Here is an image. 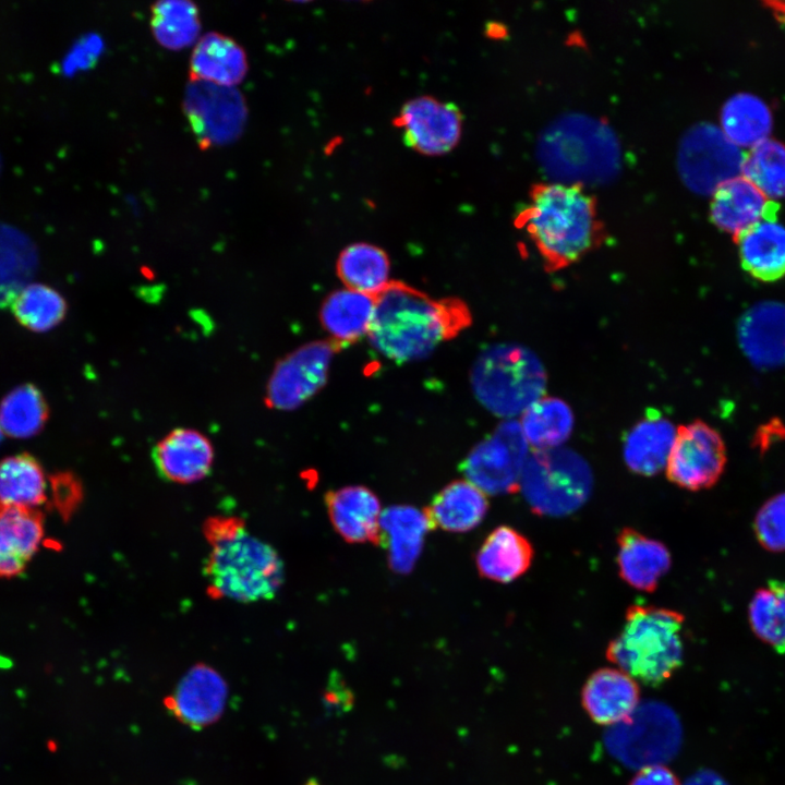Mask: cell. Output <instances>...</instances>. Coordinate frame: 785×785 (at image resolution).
Returning a JSON list of instances; mask_svg holds the SVG:
<instances>
[{"label": "cell", "mask_w": 785, "mask_h": 785, "mask_svg": "<svg viewBox=\"0 0 785 785\" xmlns=\"http://www.w3.org/2000/svg\"><path fill=\"white\" fill-rule=\"evenodd\" d=\"M745 154L712 123H698L681 137L677 167L683 182L699 194H713L741 176Z\"/></svg>", "instance_id": "ba28073f"}, {"label": "cell", "mask_w": 785, "mask_h": 785, "mask_svg": "<svg viewBox=\"0 0 785 785\" xmlns=\"http://www.w3.org/2000/svg\"><path fill=\"white\" fill-rule=\"evenodd\" d=\"M210 536L213 547L204 575L213 591L240 603L269 601L277 595L285 568L270 544L235 523L215 524Z\"/></svg>", "instance_id": "277c9868"}, {"label": "cell", "mask_w": 785, "mask_h": 785, "mask_svg": "<svg viewBox=\"0 0 785 785\" xmlns=\"http://www.w3.org/2000/svg\"><path fill=\"white\" fill-rule=\"evenodd\" d=\"M741 176L766 198L785 197V145L768 138L750 148Z\"/></svg>", "instance_id": "d590c367"}, {"label": "cell", "mask_w": 785, "mask_h": 785, "mask_svg": "<svg viewBox=\"0 0 785 785\" xmlns=\"http://www.w3.org/2000/svg\"><path fill=\"white\" fill-rule=\"evenodd\" d=\"M228 692L224 677L201 663L180 679L173 692L165 699V706L180 723L198 730L222 716Z\"/></svg>", "instance_id": "4fadbf2b"}, {"label": "cell", "mask_w": 785, "mask_h": 785, "mask_svg": "<svg viewBox=\"0 0 785 785\" xmlns=\"http://www.w3.org/2000/svg\"><path fill=\"white\" fill-rule=\"evenodd\" d=\"M752 631L776 652L785 654V582L770 580L749 604Z\"/></svg>", "instance_id": "e575fe53"}, {"label": "cell", "mask_w": 785, "mask_h": 785, "mask_svg": "<svg viewBox=\"0 0 785 785\" xmlns=\"http://www.w3.org/2000/svg\"><path fill=\"white\" fill-rule=\"evenodd\" d=\"M740 340L745 351L759 363L785 361V306L763 305L744 318Z\"/></svg>", "instance_id": "83f0119b"}, {"label": "cell", "mask_w": 785, "mask_h": 785, "mask_svg": "<svg viewBox=\"0 0 785 785\" xmlns=\"http://www.w3.org/2000/svg\"><path fill=\"white\" fill-rule=\"evenodd\" d=\"M684 616L673 609L631 605L606 657L635 680L650 687L667 681L683 664Z\"/></svg>", "instance_id": "5b68a950"}, {"label": "cell", "mask_w": 785, "mask_h": 785, "mask_svg": "<svg viewBox=\"0 0 785 785\" xmlns=\"http://www.w3.org/2000/svg\"><path fill=\"white\" fill-rule=\"evenodd\" d=\"M2 435H3V432H2V428H1V425H0V440H1V438H2Z\"/></svg>", "instance_id": "b9f144b4"}, {"label": "cell", "mask_w": 785, "mask_h": 785, "mask_svg": "<svg viewBox=\"0 0 785 785\" xmlns=\"http://www.w3.org/2000/svg\"><path fill=\"white\" fill-rule=\"evenodd\" d=\"M394 123L406 146L424 156H440L458 145L463 116L454 102L420 96L403 104Z\"/></svg>", "instance_id": "7c38bea8"}, {"label": "cell", "mask_w": 785, "mask_h": 785, "mask_svg": "<svg viewBox=\"0 0 785 785\" xmlns=\"http://www.w3.org/2000/svg\"><path fill=\"white\" fill-rule=\"evenodd\" d=\"M527 448L520 425L504 422L470 450L461 463V471L485 494L515 492L519 488L528 458Z\"/></svg>", "instance_id": "9c48e42d"}, {"label": "cell", "mask_w": 785, "mask_h": 785, "mask_svg": "<svg viewBox=\"0 0 785 785\" xmlns=\"http://www.w3.org/2000/svg\"><path fill=\"white\" fill-rule=\"evenodd\" d=\"M336 269L346 288L376 297L391 281L390 261L379 246L358 242L339 254Z\"/></svg>", "instance_id": "4316f807"}, {"label": "cell", "mask_w": 785, "mask_h": 785, "mask_svg": "<svg viewBox=\"0 0 785 785\" xmlns=\"http://www.w3.org/2000/svg\"><path fill=\"white\" fill-rule=\"evenodd\" d=\"M47 482L40 462L28 452L0 460V504L35 508L46 500Z\"/></svg>", "instance_id": "f546056e"}, {"label": "cell", "mask_w": 785, "mask_h": 785, "mask_svg": "<svg viewBox=\"0 0 785 785\" xmlns=\"http://www.w3.org/2000/svg\"><path fill=\"white\" fill-rule=\"evenodd\" d=\"M592 483L591 470L580 456L554 448L535 450L527 458L519 488L534 512L564 516L585 503Z\"/></svg>", "instance_id": "52a82bcc"}, {"label": "cell", "mask_w": 785, "mask_h": 785, "mask_svg": "<svg viewBox=\"0 0 785 785\" xmlns=\"http://www.w3.org/2000/svg\"><path fill=\"white\" fill-rule=\"evenodd\" d=\"M8 307L21 326L35 333L51 330L68 312L65 299L52 287L38 282L24 286Z\"/></svg>", "instance_id": "836d02e7"}, {"label": "cell", "mask_w": 785, "mask_h": 785, "mask_svg": "<svg viewBox=\"0 0 785 785\" xmlns=\"http://www.w3.org/2000/svg\"><path fill=\"white\" fill-rule=\"evenodd\" d=\"M676 436L674 424L660 412L651 410L627 433L623 456L628 469L643 476L660 473Z\"/></svg>", "instance_id": "7402d4cb"}, {"label": "cell", "mask_w": 785, "mask_h": 785, "mask_svg": "<svg viewBox=\"0 0 785 785\" xmlns=\"http://www.w3.org/2000/svg\"><path fill=\"white\" fill-rule=\"evenodd\" d=\"M323 701L331 711L345 712L352 706L353 695L349 688L346 687L343 681L335 679V677L331 676V679L324 691Z\"/></svg>", "instance_id": "f35d334b"}, {"label": "cell", "mask_w": 785, "mask_h": 785, "mask_svg": "<svg viewBox=\"0 0 785 785\" xmlns=\"http://www.w3.org/2000/svg\"><path fill=\"white\" fill-rule=\"evenodd\" d=\"M619 576L632 588L653 592L671 568L668 548L632 528H624L617 536Z\"/></svg>", "instance_id": "44dd1931"}, {"label": "cell", "mask_w": 785, "mask_h": 785, "mask_svg": "<svg viewBox=\"0 0 785 785\" xmlns=\"http://www.w3.org/2000/svg\"><path fill=\"white\" fill-rule=\"evenodd\" d=\"M639 701L638 683L619 668L603 667L593 672L581 690L582 706L599 725L625 722L637 710Z\"/></svg>", "instance_id": "9a60e30c"}, {"label": "cell", "mask_w": 785, "mask_h": 785, "mask_svg": "<svg viewBox=\"0 0 785 785\" xmlns=\"http://www.w3.org/2000/svg\"><path fill=\"white\" fill-rule=\"evenodd\" d=\"M726 463L722 436L702 421L680 425L671 449L666 475L671 482L689 491L713 486Z\"/></svg>", "instance_id": "8fae6325"}, {"label": "cell", "mask_w": 785, "mask_h": 785, "mask_svg": "<svg viewBox=\"0 0 785 785\" xmlns=\"http://www.w3.org/2000/svg\"><path fill=\"white\" fill-rule=\"evenodd\" d=\"M472 322L468 305L458 298L433 299L397 280L375 297L367 337L384 358L413 362L430 357Z\"/></svg>", "instance_id": "6da1fadb"}, {"label": "cell", "mask_w": 785, "mask_h": 785, "mask_svg": "<svg viewBox=\"0 0 785 785\" xmlns=\"http://www.w3.org/2000/svg\"><path fill=\"white\" fill-rule=\"evenodd\" d=\"M379 544L387 550L389 567L408 573L414 567L426 533L433 530L424 510L412 506H390L379 518Z\"/></svg>", "instance_id": "ffe728a7"}, {"label": "cell", "mask_w": 785, "mask_h": 785, "mask_svg": "<svg viewBox=\"0 0 785 785\" xmlns=\"http://www.w3.org/2000/svg\"><path fill=\"white\" fill-rule=\"evenodd\" d=\"M533 554V546L524 535L514 528L500 526L486 536L478 551L475 563L480 576L508 583L529 569Z\"/></svg>", "instance_id": "cb8c5ba5"}, {"label": "cell", "mask_w": 785, "mask_h": 785, "mask_svg": "<svg viewBox=\"0 0 785 785\" xmlns=\"http://www.w3.org/2000/svg\"><path fill=\"white\" fill-rule=\"evenodd\" d=\"M375 310V297L343 288L323 302L319 319L329 340L339 348L367 335Z\"/></svg>", "instance_id": "484cf974"}, {"label": "cell", "mask_w": 785, "mask_h": 785, "mask_svg": "<svg viewBox=\"0 0 785 785\" xmlns=\"http://www.w3.org/2000/svg\"><path fill=\"white\" fill-rule=\"evenodd\" d=\"M629 785H681L676 774L663 764L641 768Z\"/></svg>", "instance_id": "74e56055"}, {"label": "cell", "mask_w": 785, "mask_h": 785, "mask_svg": "<svg viewBox=\"0 0 785 785\" xmlns=\"http://www.w3.org/2000/svg\"><path fill=\"white\" fill-rule=\"evenodd\" d=\"M338 349L330 340H316L281 359L266 387L267 406L290 411L304 404L325 386Z\"/></svg>", "instance_id": "30bf717a"}, {"label": "cell", "mask_w": 785, "mask_h": 785, "mask_svg": "<svg viewBox=\"0 0 785 785\" xmlns=\"http://www.w3.org/2000/svg\"><path fill=\"white\" fill-rule=\"evenodd\" d=\"M710 215L717 228L736 238L763 219L776 218V205L739 176L713 192Z\"/></svg>", "instance_id": "e0dca14e"}, {"label": "cell", "mask_w": 785, "mask_h": 785, "mask_svg": "<svg viewBox=\"0 0 785 785\" xmlns=\"http://www.w3.org/2000/svg\"><path fill=\"white\" fill-rule=\"evenodd\" d=\"M49 418V406L43 391L24 383L9 391L0 402V425L13 438H29L43 431Z\"/></svg>", "instance_id": "d6a6232c"}, {"label": "cell", "mask_w": 785, "mask_h": 785, "mask_svg": "<svg viewBox=\"0 0 785 785\" xmlns=\"http://www.w3.org/2000/svg\"><path fill=\"white\" fill-rule=\"evenodd\" d=\"M488 509L486 494L467 480L443 487L424 509L432 529L468 532L479 526Z\"/></svg>", "instance_id": "603a6c76"}, {"label": "cell", "mask_w": 785, "mask_h": 785, "mask_svg": "<svg viewBox=\"0 0 785 785\" xmlns=\"http://www.w3.org/2000/svg\"><path fill=\"white\" fill-rule=\"evenodd\" d=\"M44 536V517L35 508L0 504V577L22 573Z\"/></svg>", "instance_id": "d6986e66"}, {"label": "cell", "mask_w": 785, "mask_h": 785, "mask_svg": "<svg viewBox=\"0 0 785 785\" xmlns=\"http://www.w3.org/2000/svg\"><path fill=\"white\" fill-rule=\"evenodd\" d=\"M684 785H728L720 775L710 771L701 770L689 777Z\"/></svg>", "instance_id": "ab89813d"}, {"label": "cell", "mask_w": 785, "mask_h": 785, "mask_svg": "<svg viewBox=\"0 0 785 785\" xmlns=\"http://www.w3.org/2000/svg\"><path fill=\"white\" fill-rule=\"evenodd\" d=\"M325 505L336 532L349 543L379 544L381 503L373 491L361 485L333 490Z\"/></svg>", "instance_id": "2e32d148"}, {"label": "cell", "mask_w": 785, "mask_h": 785, "mask_svg": "<svg viewBox=\"0 0 785 785\" xmlns=\"http://www.w3.org/2000/svg\"><path fill=\"white\" fill-rule=\"evenodd\" d=\"M742 268L753 278L775 281L785 276V226L763 219L736 237Z\"/></svg>", "instance_id": "d4e9b609"}, {"label": "cell", "mask_w": 785, "mask_h": 785, "mask_svg": "<svg viewBox=\"0 0 785 785\" xmlns=\"http://www.w3.org/2000/svg\"><path fill=\"white\" fill-rule=\"evenodd\" d=\"M518 226L530 235L547 271L575 264L602 239L594 201L577 184L552 182L535 188Z\"/></svg>", "instance_id": "7a4b0ae2"}, {"label": "cell", "mask_w": 785, "mask_h": 785, "mask_svg": "<svg viewBox=\"0 0 785 785\" xmlns=\"http://www.w3.org/2000/svg\"><path fill=\"white\" fill-rule=\"evenodd\" d=\"M753 529L764 548L785 553V492L762 505L754 518Z\"/></svg>", "instance_id": "8d00e7d4"}, {"label": "cell", "mask_w": 785, "mask_h": 785, "mask_svg": "<svg viewBox=\"0 0 785 785\" xmlns=\"http://www.w3.org/2000/svg\"><path fill=\"white\" fill-rule=\"evenodd\" d=\"M536 157L555 182L602 183L617 174L620 145L609 125L582 113H567L541 133Z\"/></svg>", "instance_id": "3957f363"}, {"label": "cell", "mask_w": 785, "mask_h": 785, "mask_svg": "<svg viewBox=\"0 0 785 785\" xmlns=\"http://www.w3.org/2000/svg\"><path fill=\"white\" fill-rule=\"evenodd\" d=\"M210 440L194 428L177 427L152 449L157 474L165 481L191 484L207 478L214 464Z\"/></svg>", "instance_id": "5bb4252c"}, {"label": "cell", "mask_w": 785, "mask_h": 785, "mask_svg": "<svg viewBox=\"0 0 785 785\" xmlns=\"http://www.w3.org/2000/svg\"><path fill=\"white\" fill-rule=\"evenodd\" d=\"M249 70L246 52L232 37L218 32L204 34L196 41L189 67L192 83L221 87L240 84Z\"/></svg>", "instance_id": "ac0fdd59"}, {"label": "cell", "mask_w": 785, "mask_h": 785, "mask_svg": "<svg viewBox=\"0 0 785 785\" xmlns=\"http://www.w3.org/2000/svg\"><path fill=\"white\" fill-rule=\"evenodd\" d=\"M149 26L161 47L180 50L196 44L200 38V10L189 0L157 1L150 7Z\"/></svg>", "instance_id": "1f68e13d"}, {"label": "cell", "mask_w": 785, "mask_h": 785, "mask_svg": "<svg viewBox=\"0 0 785 785\" xmlns=\"http://www.w3.org/2000/svg\"><path fill=\"white\" fill-rule=\"evenodd\" d=\"M519 425L527 444L535 450L554 449L570 436L573 414L564 400L542 397L522 412Z\"/></svg>", "instance_id": "f1b7e54d"}, {"label": "cell", "mask_w": 785, "mask_h": 785, "mask_svg": "<svg viewBox=\"0 0 785 785\" xmlns=\"http://www.w3.org/2000/svg\"><path fill=\"white\" fill-rule=\"evenodd\" d=\"M471 388L488 411L511 416L540 398L543 373L530 352L516 346H494L474 361Z\"/></svg>", "instance_id": "8992f818"}, {"label": "cell", "mask_w": 785, "mask_h": 785, "mask_svg": "<svg viewBox=\"0 0 785 785\" xmlns=\"http://www.w3.org/2000/svg\"><path fill=\"white\" fill-rule=\"evenodd\" d=\"M772 114L759 97L740 93L732 96L721 111V130L738 147H749L768 140Z\"/></svg>", "instance_id": "4dcf8cb0"}, {"label": "cell", "mask_w": 785, "mask_h": 785, "mask_svg": "<svg viewBox=\"0 0 785 785\" xmlns=\"http://www.w3.org/2000/svg\"><path fill=\"white\" fill-rule=\"evenodd\" d=\"M304 785H321L315 778H310Z\"/></svg>", "instance_id": "60d3db41"}]
</instances>
